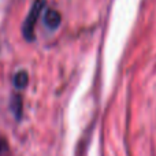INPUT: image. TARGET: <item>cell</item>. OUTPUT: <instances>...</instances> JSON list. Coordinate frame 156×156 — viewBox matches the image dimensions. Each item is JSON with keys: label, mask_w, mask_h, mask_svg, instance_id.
Returning a JSON list of instances; mask_svg holds the SVG:
<instances>
[{"label": "cell", "mask_w": 156, "mask_h": 156, "mask_svg": "<svg viewBox=\"0 0 156 156\" xmlns=\"http://www.w3.org/2000/svg\"><path fill=\"white\" fill-rule=\"evenodd\" d=\"M44 7H45V2L44 0H36L33 3L32 8H30L29 14H27L26 19H25V23L22 26V32H23V36L26 38H33V33H34V26L36 22H37V18L40 15V12H43Z\"/></svg>", "instance_id": "6da1fadb"}, {"label": "cell", "mask_w": 156, "mask_h": 156, "mask_svg": "<svg viewBox=\"0 0 156 156\" xmlns=\"http://www.w3.org/2000/svg\"><path fill=\"white\" fill-rule=\"evenodd\" d=\"M44 23L51 30L56 29L60 25V14L55 10H47L44 14Z\"/></svg>", "instance_id": "7a4b0ae2"}, {"label": "cell", "mask_w": 156, "mask_h": 156, "mask_svg": "<svg viewBox=\"0 0 156 156\" xmlns=\"http://www.w3.org/2000/svg\"><path fill=\"white\" fill-rule=\"evenodd\" d=\"M27 83V74L25 71H18L14 77V85L16 86L18 89H22L25 88Z\"/></svg>", "instance_id": "3957f363"}, {"label": "cell", "mask_w": 156, "mask_h": 156, "mask_svg": "<svg viewBox=\"0 0 156 156\" xmlns=\"http://www.w3.org/2000/svg\"><path fill=\"white\" fill-rule=\"evenodd\" d=\"M2 149H3V143L0 141V152H2Z\"/></svg>", "instance_id": "277c9868"}]
</instances>
